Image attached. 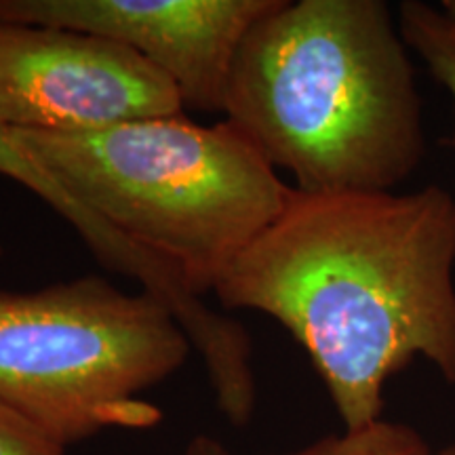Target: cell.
<instances>
[{
	"label": "cell",
	"instance_id": "1",
	"mask_svg": "<svg viewBox=\"0 0 455 455\" xmlns=\"http://www.w3.org/2000/svg\"><path fill=\"white\" fill-rule=\"evenodd\" d=\"M226 310L275 318L306 350L344 430L384 418L415 358L455 384V198L293 188L215 287Z\"/></svg>",
	"mask_w": 455,
	"mask_h": 455
},
{
	"label": "cell",
	"instance_id": "2",
	"mask_svg": "<svg viewBox=\"0 0 455 455\" xmlns=\"http://www.w3.org/2000/svg\"><path fill=\"white\" fill-rule=\"evenodd\" d=\"M409 53L384 0H276L238 47L224 112L301 192H392L426 156Z\"/></svg>",
	"mask_w": 455,
	"mask_h": 455
},
{
	"label": "cell",
	"instance_id": "3",
	"mask_svg": "<svg viewBox=\"0 0 455 455\" xmlns=\"http://www.w3.org/2000/svg\"><path fill=\"white\" fill-rule=\"evenodd\" d=\"M68 192L135 247L215 291L284 212L293 186L230 121L144 118L87 133L15 131Z\"/></svg>",
	"mask_w": 455,
	"mask_h": 455
},
{
	"label": "cell",
	"instance_id": "4",
	"mask_svg": "<svg viewBox=\"0 0 455 455\" xmlns=\"http://www.w3.org/2000/svg\"><path fill=\"white\" fill-rule=\"evenodd\" d=\"M192 344L156 295L89 275L36 291L0 289V403L70 447L104 430H146L141 398L184 365Z\"/></svg>",
	"mask_w": 455,
	"mask_h": 455
},
{
	"label": "cell",
	"instance_id": "5",
	"mask_svg": "<svg viewBox=\"0 0 455 455\" xmlns=\"http://www.w3.org/2000/svg\"><path fill=\"white\" fill-rule=\"evenodd\" d=\"M180 91L123 44L66 28L0 21V124L87 133L184 114Z\"/></svg>",
	"mask_w": 455,
	"mask_h": 455
},
{
	"label": "cell",
	"instance_id": "6",
	"mask_svg": "<svg viewBox=\"0 0 455 455\" xmlns=\"http://www.w3.org/2000/svg\"><path fill=\"white\" fill-rule=\"evenodd\" d=\"M276 0H0V21L51 26L135 51L180 91L186 108L224 112L243 38Z\"/></svg>",
	"mask_w": 455,
	"mask_h": 455
},
{
	"label": "cell",
	"instance_id": "7",
	"mask_svg": "<svg viewBox=\"0 0 455 455\" xmlns=\"http://www.w3.org/2000/svg\"><path fill=\"white\" fill-rule=\"evenodd\" d=\"M396 21L409 51L424 61L455 106V26L443 17L439 7L424 0L398 4Z\"/></svg>",
	"mask_w": 455,
	"mask_h": 455
},
{
	"label": "cell",
	"instance_id": "8",
	"mask_svg": "<svg viewBox=\"0 0 455 455\" xmlns=\"http://www.w3.org/2000/svg\"><path fill=\"white\" fill-rule=\"evenodd\" d=\"M432 447L418 428L378 419L356 430L323 436L287 455H432Z\"/></svg>",
	"mask_w": 455,
	"mask_h": 455
},
{
	"label": "cell",
	"instance_id": "9",
	"mask_svg": "<svg viewBox=\"0 0 455 455\" xmlns=\"http://www.w3.org/2000/svg\"><path fill=\"white\" fill-rule=\"evenodd\" d=\"M0 455H68L36 426L0 403Z\"/></svg>",
	"mask_w": 455,
	"mask_h": 455
},
{
	"label": "cell",
	"instance_id": "10",
	"mask_svg": "<svg viewBox=\"0 0 455 455\" xmlns=\"http://www.w3.org/2000/svg\"><path fill=\"white\" fill-rule=\"evenodd\" d=\"M184 455H230V451L215 436L196 435L195 439L188 443Z\"/></svg>",
	"mask_w": 455,
	"mask_h": 455
},
{
	"label": "cell",
	"instance_id": "11",
	"mask_svg": "<svg viewBox=\"0 0 455 455\" xmlns=\"http://www.w3.org/2000/svg\"><path fill=\"white\" fill-rule=\"evenodd\" d=\"M439 11L447 21H451V24L455 26V0H441Z\"/></svg>",
	"mask_w": 455,
	"mask_h": 455
},
{
	"label": "cell",
	"instance_id": "12",
	"mask_svg": "<svg viewBox=\"0 0 455 455\" xmlns=\"http://www.w3.org/2000/svg\"><path fill=\"white\" fill-rule=\"evenodd\" d=\"M432 455H455V443H451V445H445V447L439 449V451H435Z\"/></svg>",
	"mask_w": 455,
	"mask_h": 455
},
{
	"label": "cell",
	"instance_id": "13",
	"mask_svg": "<svg viewBox=\"0 0 455 455\" xmlns=\"http://www.w3.org/2000/svg\"><path fill=\"white\" fill-rule=\"evenodd\" d=\"M3 253H4V249H3V241H0V258H3Z\"/></svg>",
	"mask_w": 455,
	"mask_h": 455
}]
</instances>
